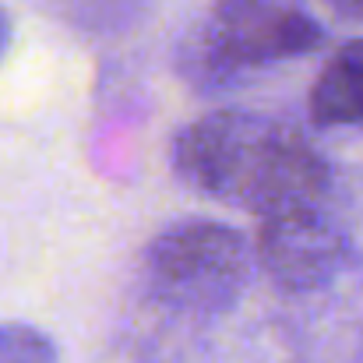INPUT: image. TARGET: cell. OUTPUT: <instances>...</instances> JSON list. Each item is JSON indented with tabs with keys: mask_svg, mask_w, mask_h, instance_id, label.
Wrapping results in <instances>:
<instances>
[{
	"mask_svg": "<svg viewBox=\"0 0 363 363\" xmlns=\"http://www.w3.org/2000/svg\"><path fill=\"white\" fill-rule=\"evenodd\" d=\"M173 169L187 187L261 219L321 205L328 194L325 159L296 127L261 113H212L184 127Z\"/></svg>",
	"mask_w": 363,
	"mask_h": 363,
	"instance_id": "cell-1",
	"label": "cell"
},
{
	"mask_svg": "<svg viewBox=\"0 0 363 363\" xmlns=\"http://www.w3.org/2000/svg\"><path fill=\"white\" fill-rule=\"evenodd\" d=\"M247 243L223 223H177L145 250V282L152 296L191 314L230 307L247 286Z\"/></svg>",
	"mask_w": 363,
	"mask_h": 363,
	"instance_id": "cell-2",
	"label": "cell"
},
{
	"mask_svg": "<svg viewBox=\"0 0 363 363\" xmlns=\"http://www.w3.org/2000/svg\"><path fill=\"white\" fill-rule=\"evenodd\" d=\"M321 25L282 0H219L201 28V64L212 78H233L272 60L314 53Z\"/></svg>",
	"mask_w": 363,
	"mask_h": 363,
	"instance_id": "cell-3",
	"label": "cell"
},
{
	"mask_svg": "<svg viewBox=\"0 0 363 363\" xmlns=\"http://www.w3.org/2000/svg\"><path fill=\"white\" fill-rule=\"evenodd\" d=\"M257 261L282 289H318L346 272L353 243L321 205H307L261 219Z\"/></svg>",
	"mask_w": 363,
	"mask_h": 363,
	"instance_id": "cell-4",
	"label": "cell"
},
{
	"mask_svg": "<svg viewBox=\"0 0 363 363\" xmlns=\"http://www.w3.org/2000/svg\"><path fill=\"white\" fill-rule=\"evenodd\" d=\"M311 117L321 127L363 123V39L346 43L311 89Z\"/></svg>",
	"mask_w": 363,
	"mask_h": 363,
	"instance_id": "cell-5",
	"label": "cell"
},
{
	"mask_svg": "<svg viewBox=\"0 0 363 363\" xmlns=\"http://www.w3.org/2000/svg\"><path fill=\"white\" fill-rule=\"evenodd\" d=\"M0 363H60L57 346L28 325H0Z\"/></svg>",
	"mask_w": 363,
	"mask_h": 363,
	"instance_id": "cell-6",
	"label": "cell"
},
{
	"mask_svg": "<svg viewBox=\"0 0 363 363\" xmlns=\"http://www.w3.org/2000/svg\"><path fill=\"white\" fill-rule=\"evenodd\" d=\"M335 7H339L342 14H350V18H360V21H363V0H335Z\"/></svg>",
	"mask_w": 363,
	"mask_h": 363,
	"instance_id": "cell-7",
	"label": "cell"
},
{
	"mask_svg": "<svg viewBox=\"0 0 363 363\" xmlns=\"http://www.w3.org/2000/svg\"><path fill=\"white\" fill-rule=\"evenodd\" d=\"M7 43H11V21H7V14L0 11V57H4Z\"/></svg>",
	"mask_w": 363,
	"mask_h": 363,
	"instance_id": "cell-8",
	"label": "cell"
}]
</instances>
